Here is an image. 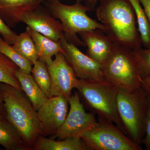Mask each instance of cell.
<instances>
[{"label":"cell","instance_id":"277c9868","mask_svg":"<svg viewBox=\"0 0 150 150\" xmlns=\"http://www.w3.org/2000/svg\"><path fill=\"white\" fill-rule=\"evenodd\" d=\"M148 94L141 86L132 90L118 88L117 110L124 132L139 145L145 135Z\"/></svg>","mask_w":150,"mask_h":150},{"label":"cell","instance_id":"cb8c5ba5","mask_svg":"<svg viewBox=\"0 0 150 150\" xmlns=\"http://www.w3.org/2000/svg\"><path fill=\"white\" fill-rule=\"evenodd\" d=\"M139 68L140 77L143 79L150 76V47H142L133 50Z\"/></svg>","mask_w":150,"mask_h":150},{"label":"cell","instance_id":"3957f363","mask_svg":"<svg viewBox=\"0 0 150 150\" xmlns=\"http://www.w3.org/2000/svg\"><path fill=\"white\" fill-rule=\"evenodd\" d=\"M83 3L82 0H76L74 4L68 5L60 0H48L43 5L54 18L60 20L64 36L68 42L76 46L86 47L77 34L97 29L103 31L104 27L88 15L87 12L92 10Z\"/></svg>","mask_w":150,"mask_h":150},{"label":"cell","instance_id":"52a82bcc","mask_svg":"<svg viewBox=\"0 0 150 150\" xmlns=\"http://www.w3.org/2000/svg\"><path fill=\"white\" fill-rule=\"evenodd\" d=\"M80 137L90 150H142L118 126L110 121L98 118L96 125Z\"/></svg>","mask_w":150,"mask_h":150},{"label":"cell","instance_id":"484cf974","mask_svg":"<svg viewBox=\"0 0 150 150\" xmlns=\"http://www.w3.org/2000/svg\"><path fill=\"white\" fill-rule=\"evenodd\" d=\"M148 94V93H147ZM148 109L145 121V135L142 141L146 150H150V96L148 94Z\"/></svg>","mask_w":150,"mask_h":150},{"label":"cell","instance_id":"ac0fdd59","mask_svg":"<svg viewBox=\"0 0 150 150\" xmlns=\"http://www.w3.org/2000/svg\"><path fill=\"white\" fill-rule=\"evenodd\" d=\"M0 145L7 150H31L6 118L0 119Z\"/></svg>","mask_w":150,"mask_h":150},{"label":"cell","instance_id":"f546056e","mask_svg":"<svg viewBox=\"0 0 150 150\" xmlns=\"http://www.w3.org/2000/svg\"><path fill=\"white\" fill-rule=\"evenodd\" d=\"M140 81H141V86H142L143 88L145 90L146 92L150 96V87L149 86L147 85L146 84L144 83L143 82L142 80L141 79V78H140Z\"/></svg>","mask_w":150,"mask_h":150},{"label":"cell","instance_id":"9c48e42d","mask_svg":"<svg viewBox=\"0 0 150 150\" xmlns=\"http://www.w3.org/2000/svg\"><path fill=\"white\" fill-rule=\"evenodd\" d=\"M61 40L64 50L63 54L78 78L98 81H106L100 64L83 53L77 46L68 42L64 35Z\"/></svg>","mask_w":150,"mask_h":150},{"label":"cell","instance_id":"4dcf8cb0","mask_svg":"<svg viewBox=\"0 0 150 150\" xmlns=\"http://www.w3.org/2000/svg\"><path fill=\"white\" fill-rule=\"evenodd\" d=\"M141 79L143 82L150 87V76L143 79Z\"/></svg>","mask_w":150,"mask_h":150},{"label":"cell","instance_id":"8992f818","mask_svg":"<svg viewBox=\"0 0 150 150\" xmlns=\"http://www.w3.org/2000/svg\"><path fill=\"white\" fill-rule=\"evenodd\" d=\"M101 66L106 80L118 88L132 90L141 86L139 68L132 49L114 44L111 54Z\"/></svg>","mask_w":150,"mask_h":150},{"label":"cell","instance_id":"30bf717a","mask_svg":"<svg viewBox=\"0 0 150 150\" xmlns=\"http://www.w3.org/2000/svg\"><path fill=\"white\" fill-rule=\"evenodd\" d=\"M46 66L51 77V96H63L68 100L79 81L72 68L62 53Z\"/></svg>","mask_w":150,"mask_h":150},{"label":"cell","instance_id":"7402d4cb","mask_svg":"<svg viewBox=\"0 0 150 150\" xmlns=\"http://www.w3.org/2000/svg\"><path fill=\"white\" fill-rule=\"evenodd\" d=\"M31 73L35 81L48 98L51 95V79L46 63L38 60L33 64Z\"/></svg>","mask_w":150,"mask_h":150},{"label":"cell","instance_id":"e0dca14e","mask_svg":"<svg viewBox=\"0 0 150 150\" xmlns=\"http://www.w3.org/2000/svg\"><path fill=\"white\" fill-rule=\"evenodd\" d=\"M16 75L23 91L30 100L34 109L37 111L47 101L48 98L40 89L30 74L25 72L18 69Z\"/></svg>","mask_w":150,"mask_h":150},{"label":"cell","instance_id":"ba28073f","mask_svg":"<svg viewBox=\"0 0 150 150\" xmlns=\"http://www.w3.org/2000/svg\"><path fill=\"white\" fill-rule=\"evenodd\" d=\"M70 109L67 118L52 139L63 140L79 137L81 134L94 127L98 121L93 112H87L81 102L79 94L75 92L68 99Z\"/></svg>","mask_w":150,"mask_h":150},{"label":"cell","instance_id":"4fadbf2b","mask_svg":"<svg viewBox=\"0 0 150 150\" xmlns=\"http://www.w3.org/2000/svg\"><path fill=\"white\" fill-rule=\"evenodd\" d=\"M79 35L87 47L86 55L102 65L111 54L114 43L100 29L81 32Z\"/></svg>","mask_w":150,"mask_h":150},{"label":"cell","instance_id":"7c38bea8","mask_svg":"<svg viewBox=\"0 0 150 150\" xmlns=\"http://www.w3.org/2000/svg\"><path fill=\"white\" fill-rule=\"evenodd\" d=\"M21 22L54 41H59L64 35L61 22L54 18L43 4L23 14Z\"/></svg>","mask_w":150,"mask_h":150},{"label":"cell","instance_id":"2e32d148","mask_svg":"<svg viewBox=\"0 0 150 150\" xmlns=\"http://www.w3.org/2000/svg\"><path fill=\"white\" fill-rule=\"evenodd\" d=\"M32 150H90L79 137H73L56 141L39 136L36 139Z\"/></svg>","mask_w":150,"mask_h":150},{"label":"cell","instance_id":"4316f807","mask_svg":"<svg viewBox=\"0 0 150 150\" xmlns=\"http://www.w3.org/2000/svg\"><path fill=\"white\" fill-rule=\"evenodd\" d=\"M147 16L150 24V0H139Z\"/></svg>","mask_w":150,"mask_h":150},{"label":"cell","instance_id":"7a4b0ae2","mask_svg":"<svg viewBox=\"0 0 150 150\" xmlns=\"http://www.w3.org/2000/svg\"><path fill=\"white\" fill-rule=\"evenodd\" d=\"M6 112V118L18 131L32 150L39 136H45L37 112L23 91L8 84L0 83Z\"/></svg>","mask_w":150,"mask_h":150},{"label":"cell","instance_id":"d4e9b609","mask_svg":"<svg viewBox=\"0 0 150 150\" xmlns=\"http://www.w3.org/2000/svg\"><path fill=\"white\" fill-rule=\"evenodd\" d=\"M0 35L3 39L12 45L16 39L17 35L11 29L1 18L0 17Z\"/></svg>","mask_w":150,"mask_h":150},{"label":"cell","instance_id":"5b68a950","mask_svg":"<svg viewBox=\"0 0 150 150\" xmlns=\"http://www.w3.org/2000/svg\"><path fill=\"white\" fill-rule=\"evenodd\" d=\"M76 89L92 112L97 114L98 118L112 122L124 131L117 110L118 87L107 80L79 79Z\"/></svg>","mask_w":150,"mask_h":150},{"label":"cell","instance_id":"ffe728a7","mask_svg":"<svg viewBox=\"0 0 150 150\" xmlns=\"http://www.w3.org/2000/svg\"><path fill=\"white\" fill-rule=\"evenodd\" d=\"M133 6L142 45L145 48L150 47V24L147 16L139 0H129Z\"/></svg>","mask_w":150,"mask_h":150},{"label":"cell","instance_id":"f1b7e54d","mask_svg":"<svg viewBox=\"0 0 150 150\" xmlns=\"http://www.w3.org/2000/svg\"><path fill=\"white\" fill-rule=\"evenodd\" d=\"M99 1V0H82L83 3H84L85 5L90 8L92 10L95 8Z\"/></svg>","mask_w":150,"mask_h":150},{"label":"cell","instance_id":"5bb4252c","mask_svg":"<svg viewBox=\"0 0 150 150\" xmlns=\"http://www.w3.org/2000/svg\"><path fill=\"white\" fill-rule=\"evenodd\" d=\"M48 0H0V17L10 28L21 22L25 12L37 8Z\"/></svg>","mask_w":150,"mask_h":150},{"label":"cell","instance_id":"d6986e66","mask_svg":"<svg viewBox=\"0 0 150 150\" xmlns=\"http://www.w3.org/2000/svg\"><path fill=\"white\" fill-rule=\"evenodd\" d=\"M12 46L16 51L27 59L32 65L38 60L35 43L27 30L17 35Z\"/></svg>","mask_w":150,"mask_h":150},{"label":"cell","instance_id":"9a60e30c","mask_svg":"<svg viewBox=\"0 0 150 150\" xmlns=\"http://www.w3.org/2000/svg\"><path fill=\"white\" fill-rule=\"evenodd\" d=\"M35 43L37 50L38 60L46 64L53 61L52 57L59 53L64 54V50L62 47L61 40L55 41L36 32L29 26L26 28Z\"/></svg>","mask_w":150,"mask_h":150},{"label":"cell","instance_id":"603a6c76","mask_svg":"<svg viewBox=\"0 0 150 150\" xmlns=\"http://www.w3.org/2000/svg\"><path fill=\"white\" fill-rule=\"evenodd\" d=\"M0 52L4 54L21 71L28 74L31 73V63L14 49L11 45L0 36Z\"/></svg>","mask_w":150,"mask_h":150},{"label":"cell","instance_id":"83f0119b","mask_svg":"<svg viewBox=\"0 0 150 150\" xmlns=\"http://www.w3.org/2000/svg\"><path fill=\"white\" fill-rule=\"evenodd\" d=\"M6 112L5 107L2 93L0 88V119L6 118Z\"/></svg>","mask_w":150,"mask_h":150},{"label":"cell","instance_id":"44dd1931","mask_svg":"<svg viewBox=\"0 0 150 150\" xmlns=\"http://www.w3.org/2000/svg\"><path fill=\"white\" fill-rule=\"evenodd\" d=\"M18 67L4 54L0 52V83L8 84L23 91L16 73Z\"/></svg>","mask_w":150,"mask_h":150},{"label":"cell","instance_id":"8fae6325","mask_svg":"<svg viewBox=\"0 0 150 150\" xmlns=\"http://www.w3.org/2000/svg\"><path fill=\"white\" fill-rule=\"evenodd\" d=\"M69 101L63 96L49 98L37 110L38 116L46 136L52 139L64 122L69 112Z\"/></svg>","mask_w":150,"mask_h":150},{"label":"cell","instance_id":"6da1fadb","mask_svg":"<svg viewBox=\"0 0 150 150\" xmlns=\"http://www.w3.org/2000/svg\"><path fill=\"white\" fill-rule=\"evenodd\" d=\"M99 2L96 16L112 42L133 50L142 47L135 12L129 0H99Z\"/></svg>","mask_w":150,"mask_h":150}]
</instances>
